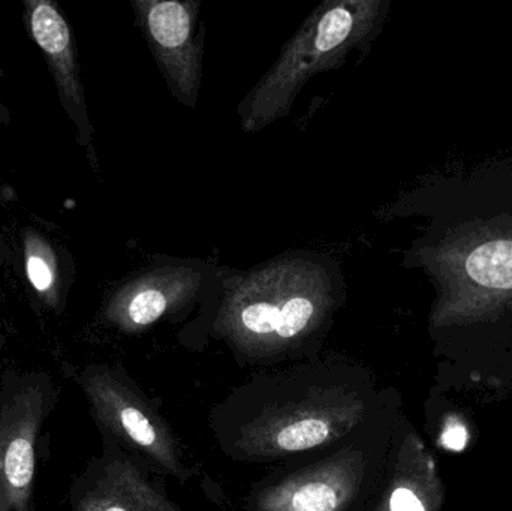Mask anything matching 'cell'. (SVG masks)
Masks as SVG:
<instances>
[{
	"label": "cell",
	"instance_id": "6da1fadb",
	"mask_svg": "<svg viewBox=\"0 0 512 511\" xmlns=\"http://www.w3.org/2000/svg\"><path fill=\"white\" fill-rule=\"evenodd\" d=\"M375 420L364 369L316 357L254 375L210 411L209 428L231 461L280 465L336 446Z\"/></svg>",
	"mask_w": 512,
	"mask_h": 511
},
{
	"label": "cell",
	"instance_id": "7a4b0ae2",
	"mask_svg": "<svg viewBox=\"0 0 512 511\" xmlns=\"http://www.w3.org/2000/svg\"><path fill=\"white\" fill-rule=\"evenodd\" d=\"M343 294L339 264L315 252L285 254L227 279L204 333L242 366L316 359Z\"/></svg>",
	"mask_w": 512,
	"mask_h": 511
},
{
	"label": "cell",
	"instance_id": "3957f363",
	"mask_svg": "<svg viewBox=\"0 0 512 511\" xmlns=\"http://www.w3.org/2000/svg\"><path fill=\"white\" fill-rule=\"evenodd\" d=\"M429 230L415 266L442 299H512V164L475 168L432 186Z\"/></svg>",
	"mask_w": 512,
	"mask_h": 511
},
{
	"label": "cell",
	"instance_id": "277c9868",
	"mask_svg": "<svg viewBox=\"0 0 512 511\" xmlns=\"http://www.w3.org/2000/svg\"><path fill=\"white\" fill-rule=\"evenodd\" d=\"M390 0H325L288 39L276 62L237 108L248 134L288 116L310 78L345 65L354 51L366 56L384 29Z\"/></svg>",
	"mask_w": 512,
	"mask_h": 511
},
{
	"label": "cell",
	"instance_id": "5b68a950",
	"mask_svg": "<svg viewBox=\"0 0 512 511\" xmlns=\"http://www.w3.org/2000/svg\"><path fill=\"white\" fill-rule=\"evenodd\" d=\"M375 456L376 420L336 446L277 465L246 492L243 511H364Z\"/></svg>",
	"mask_w": 512,
	"mask_h": 511
},
{
	"label": "cell",
	"instance_id": "8992f818",
	"mask_svg": "<svg viewBox=\"0 0 512 511\" xmlns=\"http://www.w3.org/2000/svg\"><path fill=\"white\" fill-rule=\"evenodd\" d=\"M78 380L96 420L117 446L180 485L198 476V465L173 426L125 371L90 366Z\"/></svg>",
	"mask_w": 512,
	"mask_h": 511
},
{
	"label": "cell",
	"instance_id": "52a82bcc",
	"mask_svg": "<svg viewBox=\"0 0 512 511\" xmlns=\"http://www.w3.org/2000/svg\"><path fill=\"white\" fill-rule=\"evenodd\" d=\"M135 21L174 99L197 108L203 78L198 0H132Z\"/></svg>",
	"mask_w": 512,
	"mask_h": 511
},
{
	"label": "cell",
	"instance_id": "ba28073f",
	"mask_svg": "<svg viewBox=\"0 0 512 511\" xmlns=\"http://www.w3.org/2000/svg\"><path fill=\"white\" fill-rule=\"evenodd\" d=\"M200 263L162 264L123 282L105 303L104 320L125 335H137L159 321L188 311L206 288Z\"/></svg>",
	"mask_w": 512,
	"mask_h": 511
},
{
	"label": "cell",
	"instance_id": "9c48e42d",
	"mask_svg": "<svg viewBox=\"0 0 512 511\" xmlns=\"http://www.w3.org/2000/svg\"><path fill=\"white\" fill-rule=\"evenodd\" d=\"M24 23L50 69L60 104L77 131L78 144L87 150L93 167H98L93 149V125L78 65L77 45L68 18L53 0H26Z\"/></svg>",
	"mask_w": 512,
	"mask_h": 511
},
{
	"label": "cell",
	"instance_id": "30bf717a",
	"mask_svg": "<svg viewBox=\"0 0 512 511\" xmlns=\"http://www.w3.org/2000/svg\"><path fill=\"white\" fill-rule=\"evenodd\" d=\"M159 477L111 440L74 511H185L168 497Z\"/></svg>",
	"mask_w": 512,
	"mask_h": 511
},
{
	"label": "cell",
	"instance_id": "8fae6325",
	"mask_svg": "<svg viewBox=\"0 0 512 511\" xmlns=\"http://www.w3.org/2000/svg\"><path fill=\"white\" fill-rule=\"evenodd\" d=\"M44 392L21 390L0 413V511H27L36 468Z\"/></svg>",
	"mask_w": 512,
	"mask_h": 511
},
{
	"label": "cell",
	"instance_id": "7c38bea8",
	"mask_svg": "<svg viewBox=\"0 0 512 511\" xmlns=\"http://www.w3.org/2000/svg\"><path fill=\"white\" fill-rule=\"evenodd\" d=\"M24 275L35 296L48 309L59 311L63 303V276L59 252L41 231L27 228L23 234Z\"/></svg>",
	"mask_w": 512,
	"mask_h": 511
},
{
	"label": "cell",
	"instance_id": "4fadbf2b",
	"mask_svg": "<svg viewBox=\"0 0 512 511\" xmlns=\"http://www.w3.org/2000/svg\"><path fill=\"white\" fill-rule=\"evenodd\" d=\"M387 511H426L423 501L408 486H397L387 498Z\"/></svg>",
	"mask_w": 512,
	"mask_h": 511
},
{
	"label": "cell",
	"instance_id": "5bb4252c",
	"mask_svg": "<svg viewBox=\"0 0 512 511\" xmlns=\"http://www.w3.org/2000/svg\"><path fill=\"white\" fill-rule=\"evenodd\" d=\"M442 444L447 449L454 450V452L465 449L466 444H468V431H466L465 426L460 425V423L448 425L444 434H442Z\"/></svg>",
	"mask_w": 512,
	"mask_h": 511
},
{
	"label": "cell",
	"instance_id": "9a60e30c",
	"mask_svg": "<svg viewBox=\"0 0 512 511\" xmlns=\"http://www.w3.org/2000/svg\"><path fill=\"white\" fill-rule=\"evenodd\" d=\"M0 75H2V71H0ZM0 122L8 123L9 122V113L2 104H0Z\"/></svg>",
	"mask_w": 512,
	"mask_h": 511
}]
</instances>
